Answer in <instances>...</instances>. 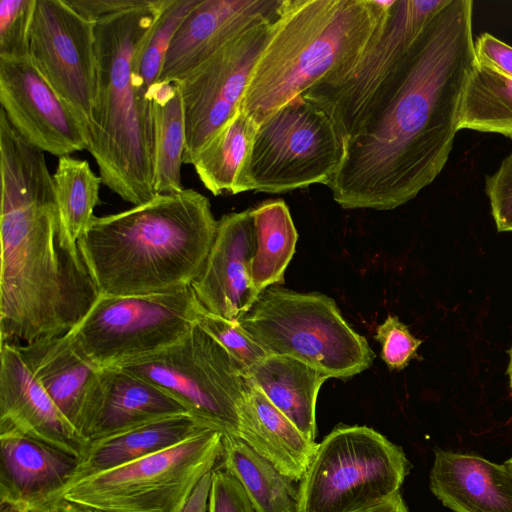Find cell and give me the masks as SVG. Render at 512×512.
<instances>
[{"label": "cell", "mask_w": 512, "mask_h": 512, "mask_svg": "<svg viewBox=\"0 0 512 512\" xmlns=\"http://www.w3.org/2000/svg\"><path fill=\"white\" fill-rule=\"evenodd\" d=\"M199 1L167 0L151 31L138 47L133 65L135 83L148 99L151 88L159 82L168 48L177 29Z\"/></svg>", "instance_id": "1f68e13d"}, {"label": "cell", "mask_w": 512, "mask_h": 512, "mask_svg": "<svg viewBox=\"0 0 512 512\" xmlns=\"http://www.w3.org/2000/svg\"><path fill=\"white\" fill-rule=\"evenodd\" d=\"M358 512H409L400 492L373 507Z\"/></svg>", "instance_id": "b9f144b4"}, {"label": "cell", "mask_w": 512, "mask_h": 512, "mask_svg": "<svg viewBox=\"0 0 512 512\" xmlns=\"http://www.w3.org/2000/svg\"><path fill=\"white\" fill-rule=\"evenodd\" d=\"M186 413L178 400L153 383L122 367L104 368L92 407L89 441Z\"/></svg>", "instance_id": "7402d4cb"}, {"label": "cell", "mask_w": 512, "mask_h": 512, "mask_svg": "<svg viewBox=\"0 0 512 512\" xmlns=\"http://www.w3.org/2000/svg\"><path fill=\"white\" fill-rule=\"evenodd\" d=\"M256 247L250 209L223 215L201 274L191 284L208 312L238 321L259 297L251 261Z\"/></svg>", "instance_id": "2e32d148"}, {"label": "cell", "mask_w": 512, "mask_h": 512, "mask_svg": "<svg viewBox=\"0 0 512 512\" xmlns=\"http://www.w3.org/2000/svg\"><path fill=\"white\" fill-rule=\"evenodd\" d=\"M472 15L471 0H449L359 130L344 140L341 165L328 185L342 208H398L441 173L475 63Z\"/></svg>", "instance_id": "6da1fadb"}, {"label": "cell", "mask_w": 512, "mask_h": 512, "mask_svg": "<svg viewBox=\"0 0 512 512\" xmlns=\"http://www.w3.org/2000/svg\"><path fill=\"white\" fill-rule=\"evenodd\" d=\"M256 247L251 261L254 286L260 294L284 283L286 268L295 253L298 233L289 207L282 199H271L250 209Z\"/></svg>", "instance_id": "83f0119b"}, {"label": "cell", "mask_w": 512, "mask_h": 512, "mask_svg": "<svg viewBox=\"0 0 512 512\" xmlns=\"http://www.w3.org/2000/svg\"><path fill=\"white\" fill-rule=\"evenodd\" d=\"M448 1L394 0L382 35L358 61L302 95L331 118L343 140L359 130L427 23Z\"/></svg>", "instance_id": "7c38bea8"}, {"label": "cell", "mask_w": 512, "mask_h": 512, "mask_svg": "<svg viewBox=\"0 0 512 512\" xmlns=\"http://www.w3.org/2000/svg\"><path fill=\"white\" fill-rule=\"evenodd\" d=\"M166 2L149 0L95 26L98 75L88 151L103 184L133 206L157 195L152 102L139 91L133 65Z\"/></svg>", "instance_id": "5b68a950"}, {"label": "cell", "mask_w": 512, "mask_h": 512, "mask_svg": "<svg viewBox=\"0 0 512 512\" xmlns=\"http://www.w3.org/2000/svg\"><path fill=\"white\" fill-rule=\"evenodd\" d=\"M239 406L238 437L295 482L303 478L317 448L246 376Z\"/></svg>", "instance_id": "603a6c76"}, {"label": "cell", "mask_w": 512, "mask_h": 512, "mask_svg": "<svg viewBox=\"0 0 512 512\" xmlns=\"http://www.w3.org/2000/svg\"><path fill=\"white\" fill-rule=\"evenodd\" d=\"M0 103L16 131L43 152L88 150L80 124L29 57L0 58Z\"/></svg>", "instance_id": "9a60e30c"}, {"label": "cell", "mask_w": 512, "mask_h": 512, "mask_svg": "<svg viewBox=\"0 0 512 512\" xmlns=\"http://www.w3.org/2000/svg\"><path fill=\"white\" fill-rule=\"evenodd\" d=\"M96 22L66 0H37L29 58L80 124L88 141L97 92Z\"/></svg>", "instance_id": "4fadbf2b"}, {"label": "cell", "mask_w": 512, "mask_h": 512, "mask_svg": "<svg viewBox=\"0 0 512 512\" xmlns=\"http://www.w3.org/2000/svg\"><path fill=\"white\" fill-rule=\"evenodd\" d=\"M394 0H283L240 111L258 124L350 69L382 35Z\"/></svg>", "instance_id": "277c9868"}, {"label": "cell", "mask_w": 512, "mask_h": 512, "mask_svg": "<svg viewBox=\"0 0 512 512\" xmlns=\"http://www.w3.org/2000/svg\"><path fill=\"white\" fill-rule=\"evenodd\" d=\"M477 63L512 79V47L488 33L474 41Z\"/></svg>", "instance_id": "74e56055"}, {"label": "cell", "mask_w": 512, "mask_h": 512, "mask_svg": "<svg viewBox=\"0 0 512 512\" xmlns=\"http://www.w3.org/2000/svg\"><path fill=\"white\" fill-rule=\"evenodd\" d=\"M0 358V434L23 435L80 458L88 442L33 377L17 344L1 342Z\"/></svg>", "instance_id": "e0dca14e"}, {"label": "cell", "mask_w": 512, "mask_h": 512, "mask_svg": "<svg viewBox=\"0 0 512 512\" xmlns=\"http://www.w3.org/2000/svg\"><path fill=\"white\" fill-rule=\"evenodd\" d=\"M277 17L245 30L174 81L181 91L186 121L183 163L192 164L203 146L240 110L251 71Z\"/></svg>", "instance_id": "5bb4252c"}, {"label": "cell", "mask_w": 512, "mask_h": 512, "mask_svg": "<svg viewBox=\"0 0 512 512\" xmlns=\"http://www.w3.org/2000/svg\"><path fill=\"white\" fill-rule=\"evenodd\" d=\"M505 465L509 468L512 473V456L505 462Z\"/></svg>", "instance_id": "ee69618b"}, {"label": "cell", "mask_w": 512, "mask_h": 512, "mask_svg": "<svg viewBox=\"0 0 512 512\" xmlns=\"http://www.w3.org/2000/svg\"><path fill=\"white\" fill-rule=\"evenodd\" d=\"M498 133L512 139V79L475 63L468 75L458 130Z\"/></svg>", "instance_id": "f546056e"}, {"label": "cell", "mask_w": 512, "mask_h": 512, "mask_svg": "<svg viewBox=\"0 0 512 512\" xmlns=\"http://www.w3.org/2000/svg\"><path fill=\"white\" fill-rule=\"evenodd\" d=\"M283 0H200L177 29L160 82H174L245 30L276 17Z\"/></svg>", "instance_id": "ac0fdd59"}, {"label": "cell", "mask_w": 512, "mask_h": 512, "mask_svg": "<svg viewBox=\"0 0 512 512\" xmlns=\"http://www.w3.org/2000/svg\"><path fill=\"white\" fill-rule=\"evenodd\" d=\"M507 374H508V377H509V385H510V388H511V391H512V347H511V350H510V360H509Z\"/></svg>", "instance_id": "7bdbcfd3"}, {"label": "cell", "mask_w": 512, "mask_h": 512, "mask_svg": "<svg viewBox=\"0 0 512 512\" xmlns=\"http://www.w3.org/2000/svg\"><path fill=\"white\" fill-rule=\"evenodd\" d=\"M486 194L498 232H512V152L486 177Z\"/></svg>", "instance_id": "d590c367"}, {"label": "cell", "mask_w": 512, "mask_h": 512, "mask_svg": "<svg viewBox=\"0 0 512 512\" xmlns=\"http://www.w3.org/2000/svg\"><path fill=\"white\" fill-rule=\"evenodd\" d=\"M309 440L315 441L316 402L329 379L312 366L289 356L267 355L244 374Z\"/></svg>", "instance_id": "d4e9b609"}, {"label": "cell", "mask_w": 512, "mask_h": 512, "mask_svg": "<svg viewBox=\"0 0 512 512\" xmlns=\"http://www.w3.org/2000/svg\"><path fill=\"white\" fill-rule=\"evenodd\" d=\"M222 437L207 429L168 449L71 481L46 501L65 499L102 512H179L214 469Z\"/></svg>", "instance_id": "52a82bcc"}, {"label": "cell", "mask_w": 512, "mask_h": 512, "mask_svg": "<svg viewBox=\"0 0 512 512\" xmlns=\"http://www.w3.org/2000/svg\"><path fill=\"white\" fill-rule=\"evenodd\" d=\"M238 322L268 355L298 359L328 378L359 374L374 359L366 338L324 294L270 286Z\"/></svg>", "instance_id": "8992f818"}, {"label": "cell", "mask_w": 512, "mask_h": 512, "mask_svg": "<svg viewBox=\"0 0 512 512\" xmlns=\"http://www.w3.org/2000/svg\"><path fill=\"white\" fill-rule=\"evenodd\" d=\"M209 512H256L238 480L223 468L214 469Z\"/></svg>", "instance_id": "8d00e7d4"}, {"label": "cell", "mask_w": 512, "mask_h": 512, "mask_svg": "<svg viewBox=\"0 0 512 512\" xmlns=\"http://www.w3.org/2000/svg\"><path fill=\"white\" fill-rule=\"evenodd\" d=\"M259 124L238 111L199 151L192 165L213 195L243 192L242 177Z\"/></svg>", "instance_id": "4316f807"}, {"label": "cell", "mask_w": 512, "mask_h": 512, "mask_svg": "<svg viewBox=\"0 0 512 512\" xmlns=\"http://www.w3.org/2000/svg\"><path fill=\"white\" fill-rule=\"evenodd\" d=\"M410 462L367 426H336L317 444L299 482V512H358L400 492Z\"/></svg>", "instance_id": "ba28073f"}, {"label": "cell", "mask_w": 512, "mask_h": 512, "mask_svg": "<svg viewBox=\"0 0 512 512\" xmlns=\"http://www.w3.org/2000/svg\"><path fill=\"white\" fill-rule=\"evenodd\" d=\"M53 181L61 230L78 247L77 241L99 202L102 178L94 173L88 161L64 155L59 157Z\"/></svg>", "instance_id": "4dcf8cb0"}, {"label": "cell", "mask_w": 512, "mask_h": 512, "mask_svg": "<svg viewBox=\"0 0 512 512\" xmlns=\"http://www.w3.org/2000/svg\"><path fill=\"white\" fill-rule=\"evenodd\" d=\"M222 468L235 477L256 512H299V485L242 439L222 437Z\"/></svg>", "instance_id": "484cf974"}, {"label": "cell", "mask_w": 512, "mask_h": 512, "mask_svg": "<svg viewBox=\"0 0 512 512\" xmlns=\"http://www.w3.org/2000/svg\"><path fill=\"white\" fill-rule=\"evenodd\" d=\"M197 323L223 345L245 371L268 355L238 321L222 318L202 308Z\"/></svg>", "instance_id": "836d02e7"}, {"label": "cell", "mask_w": 512, "mask_h": 512, "mask_svg": "<svg viewBox=\"0 0 512 512\" xmlns=\"http://www.w3.org/2000/svg\"><path fill=\"white\" fill-rule=\"evenodd\" d=\"M155 145V191L157 194L184 190L181 166L186 145L183 99L175 82H158L150 90Z\"/></svg>", "instance_id": "f1b7e54d"}, {"label": "cell", "mask_w": 512, "mask_h": 512, "mask_svg": "<svg viewBox=\"0 0 512 512\" xmlns=\"http://www.w3.org/2000/svg\"><path fill=\"white\" fill-rule=\"evenodd\" d=\"M1 342L24 344L67 334L99 293L61 230L44 152L0 112Z\"/></svg>", "instance_id": "7a4b0ae2"}, {"label": "cell", "mask_w": 512, "mask_h": 512, "mask_svg": "<svg viewBox=\"0 0 512 512\" xmlns=\"http://www.w3.org/2000/svg\"><path fill=\"white\" fill-rule=\"evenodd\" d=\"M17 347L33 377L88 442L100 369L80 356L66 334Z\"/></svg>", "instance_id": "d6986e66"}, {"label": "cell", "mask_w": 512, "mask_h": 512, "mask_svg": "<svg viewBox=\"0 0 512 512\" xmlns=\"http://www.w3.org/2000/svg\"><path fill=\"white\" fill-rule=\"evenodd\" d=\"M28 512H102L65 499H52L42 503Z\"/></svg>", "instance_id": "60d3db41"}, {"label": "cell", "mask_w": 512, "mask_h": 512, "mask_svg": "<svg viewBox=\"0 0 512 512\" xmlns=\"http://www.w3.org/2000/svg\"><path fill=\"white\" fill-rule=\"evenodd\" d=\"M36 1H0V58L29 57Z\"/></svg>", "instance_id": "d6a6232c"}, {"label": "cell", "mask_w": 512, "mask_h": 512, "mask_svg": "<svg viewBox=\"0 0 512 512\" xmlns=\"http://www.w3.org/2000/svg\"><path fill=\"white\" fill-rule=\"evenodd\" d=\"M190 286L147 295H101L66 335L98 369L126 363L182 340L202 311Z\"/></svg>", "instance_id": "9c48e42d"}, {"label": "cell", "mask_w": 512, "mask_h": 512, "mask_svg": "<svg viewBox=\"0 0 512 512\" xmlns=\"http://www.w3.org/2000/svg\"><path fill=\"white\" fill-rule=\"evenodd\" d=\"M149 0H66L67 4L84 18L99 19L124 10L143 6Z\"/></svg>", "instance_id": "f35d334b"}, {"label": "cell", "mask_w": 512, "mask_h": 512, "mask_svg": "<svg viewBox=\"0 0 512 512\" xmlns=\"http://www.w3.org/2000/svg\"><path fill=\"white\" fill-rule=\"evenodd\" d=\"M79 458L15 433L0 434V504L28 512L72 478Z\"/></svg>", "instance_id": "ffe728a7"}, {"label": "cell", "mask_w": 512, "mask_h": 512, "mask_svg": "<svg viewBox=\"0 0 512 512\" xmlns=\"http://www.w3.org/2000/svg\"><path fill=\"white\" fill-rule=\"evenodd\" d=\"M213 470L199 480L179 512H209Z\"/></svg>", "instance_id": "ab89813d"}, {"label": "cell", "mask_w": 512, "mask_h": 512, "mask_svg": "<svg viewBox=\"0 0 512 512\" xmlns=\"http://www.w3.org/2000/svg\"><path fill=\"white\" fill-rule=\"evenodd\" d=\"M217 228L209 199L185 188L93 216L77 246L99 294L165 293L198 278Z\"/></svg>", "instance_id": "3957f363"}, {"label": "cell", "mask_w": 512, "mask_h": 512, "mask_svg": "<svg viewBox=\"0 0 512 512\" xmlns=\"http://www.w3.org/2000/svg\"><path fill=\"white\" fill-rule=\"evenodd\" d=\"M343 156L344 140L331 118L299 96L259 124L243 172V192L328 186Z\"/></svg>", "instance_id": "30bf717a"}, {"label": "cell", "mask_w": 512, "mask_h": 512, "mask_svg": "<svg viewBox=\"0 0 512 512\" xmlns=\"http://www.w3.org/2000/svg\"><path fill=\"white\" fill-rule=\"evenodd\" d=\"M430 490L454 512H512V473L480 456L435 452Z\"/></svg>", "instance_id": "44dd1931"}, {"label": "cell", "mask_w": 512, "mask_h": 512, "mask_svg": "<svg viewBox=\"0 0 512 512\" xmlns=\"http://www.w3.org/2000/svg\"><path fill=\"white\" fill-rule=\"evenodd\" d=\"M207 429L211 428L186 413L91 440L69 482L168 449Z\"/></svg>", "instance_id": "cb8c5ba5"}, {"label": "cell", "mask_w": 512, "mask_h": 512, "mask_svg": "<svg viewBox=\"0 0 512 512\" xmlns=\"http://www.w3.org/2000/svg\"><path fill=\"white\" fill-rule=\"evenodd\" d=\"M382 347L381 358L390 370H402L416 357L422 340L414 337L397 316L388 315L374 336Z\"/></svg>", "instance_id": "e575fe53"}, {"label": "cell", "mask_w": 512, "mask_h": 512, "mask_svg": "<svg viewBox=\"0 0 512 512\" xmlns=\"http://www.w3.org/2000/svg\"><path fill=\"white\" fill-rule=\"evenodd\" d=\"M120 367L169 393L209 428L238 437L245 369L197 322L176 344Z\"/></svg>", "instance_id": "8fae6325"}]
</instances>
